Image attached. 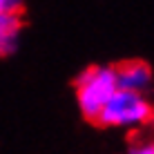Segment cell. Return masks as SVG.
Instances as JSON below:
<instances>
[{
	"label": "cell",
	"instance_id": "cell-2",
	"mask_svg": "<svg viewBox=\"0 0 154 154\" xmlns=\"http://www.w3.org/2000/svg\"><path fill=\"white\" fill-rule=\"evenodd\" d=\"M154 121V105L145 98V94L134 92H119L105 103L94 125L98 127H143Z\"/></svg>",
	"mask_w": 154,
	"mask_h": 154
},
{
	"label": "cell",
	"instance_id": "cell-4",
	"mask_svg": "<svg viewBox=\"0 0 154 154\" xmlns=\"http://www.w3.org/2000/svg\"><path fill=\"white\" fill-rule=\"evenodd\" d=\"M23 14H25L23 2H18L16 7L0 14V58L11 56L18 49V38H20V29H23Z\"/></svg>",
	"mask_w": 154,
	"mask_h": 154
},
{
	"label": "cell",
	"instance_id": "cell-3",
	"mask_svg": "<svg viewBox=\"0 0 154 154\" xmlns=\"http://www.w3.org/2000/svg\"><path fill=\"white\" fill-rule=\"evenodd\" d=\"M116 72V83H119V89L123 92H134V94H145V89L152 85L154 72L150 67V63L145 60H123L119 65H114Z\"/></svg>",
	"mask_w": 154,
	"mask_h": 154
},
{
	"label": "cell",
	"instance_id": "cell-6",
	"mask_svg": "<svg viewBox=\"0 0 154 154\" xmlns=\"http://www.w3.org/2000/svg\"><path fill=\"white\" fill-rule=\"evenodd\" d=\"M18 5V0H0V14L2 11H7V9H11Z\"/></svg>",
	"mask_w": 154,
	"mask_h": 154
},
{
	"label": "cell",
	"instance_id": "cell-1",
	"mask_svg": "<svg viewBox=\"0 0 154 154\" xmlns=\"http://www.w3.org/2000/svg\"><path fill=\"white\" fill-rule=\"evenodd\" d=\"M74 92L76 103L83 119L96 123L100 109L109 98L119 92L114 65H89L74 78Z\"/></svg>",
	"mask_w": 154,
	"mask_h": 154
},
{
	"label": "cell",
	"instance_id": "cell-5",
	"mask_svg": "<svg viewBox=\"0 0 154 154\" xmlns=\"http://www.w3.org/2000/svg\"><path fill=\"white\" fill-rule=\"evenodd\" d=\"M130 154H154V141H139L130 145Z\"/></svg>",
	"mask_w": 154,
	"mask_h": 154
}]
</instances>
